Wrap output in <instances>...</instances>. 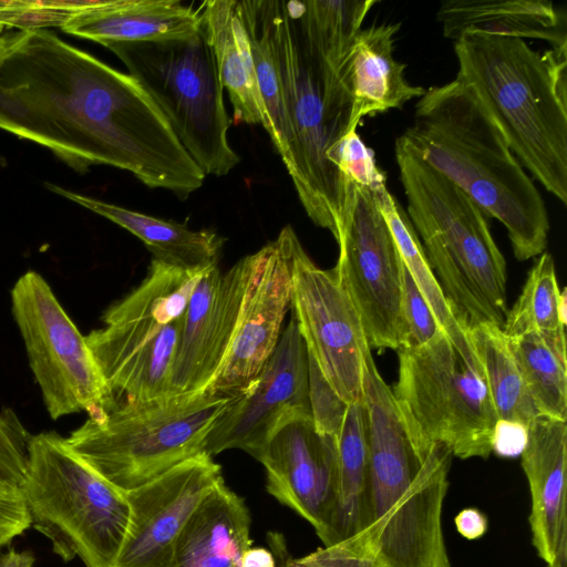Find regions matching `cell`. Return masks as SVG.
I'll use <instances>...</instances> for the list:
<instances>
[{
    "label": "cell",
    "mask_w": 567,
    "mask_h": 567,
    "mask_svg": "<svg viewBox=\"0 0 567 567\" xmlns=\"http://www.w3.org/2000/svg\"><path fill=\"white\" fill-rule=\"evenodd\" d=\"M436 20L443 37L456 41L466 32L536 39L567 50L566 18L545 0H447Z\"/></svg>",
    "instance_id": "cell-23"
},
{
    "label": "cell",
    "mask_w": 567,
    "mask_h": 567,
    "mask_svg": "<svg viewBox=\"0 0 567 567\" xmlns=\"http://www.w3.org/2000/svg\"><path fill=\"white\" fill-rule=\"evenodd\" d=\"M401 136L422 161L506 228L518 260L545 251V202L471 86L455 78L426 89Z\"/></svg>",
    "instance_id": "cell-3"
},
{
    "label": "cell",
    "mask_w": 567,
    "mask_h": 567,
    "mask_svg": "<svg viewBox=\"0 0 567 567\" xmlns=\"http://www.w3.org/2000/svg\"><path fill=\"white\" fill-rule=\"evenodd\" d=\"M470 338L497 420L527 427L540 414L526 389L503 329L493 323H480L470 328Z\"/></svg>",
    "instance_id": "cell-30"
},
{
    "label": "cell",
    "mask_w": 567,
    "mask_h": 567,
    "mask_svg": "<svg viewBox=\"0 0 567 567\" xmlns=\"http://www.w3.org/2000/svg\"><path fill=\"white\" fill-rule=\"evenodd\" d=\"M239 567H277L275 555L264 547H250L241 556Z\"/></svg>",
    "instance_id": "cell-43"
},
{
    "label": "cell",
    "mask_w": 567,
    "mask_h": 567,
    "mask_svg": "<svg viewBox=\"0 0 567 567\" xmlns=\"http://www.w3.org/2000/svg\"><path fill=\"white\" fill-rule=\"evenodd\" d=\"M330 158L346 178L359 185L373 188L386 182L385 173L377 165L373 151L357 131L342 137Z\"/></svg>",
    "instance_id": "cell-36"
},
{
    "label": "cell",
    "mask_w": 567,
    "mask_h": 567,
    "mask_svg": "<svg viewBox=\"0 0 567 567\" xmlns=\"http://www.w3.org/2000/svg\"><path fill=\"white\" fill-rule=\"evenodd\" d=\"M47 187L136 236L154 259L183 268L218 264L225 239L214 230H194L186 223L153 217L58 185L47 184Z\"/></svg>",
    "instance_id": "cell-26"
},
{
    "label": "cell",
    "mask_w": 567,
    "mask_h": 567,
    "mask_svg": "<svg viewBox=\"0 0 567 567\" xmlns=\"http://www.w3.org/2000/svg\"><path fill=\"white\" fill-rule=\"evenodd\" d=\"M526 444V427L506 422H497L493 439V450L502 457H516Z\"/></svg>",
    "instance_id": "cell-40"
},
{
    "label": "cell",
    "mask_w": 567,
    "mask_h": 567,
    "mask_svg": "<svg viewBox=\"0 0 567 567\" xmlns=\"http://www.w3.org/2000/svg\"><path fill=\"white\" fill-rule=\"evenodd\" d=\"M210 266L183 268L152 258L143 281L106 309L102 328L85 336L114 394L136 401L171 393L185 311Z\"/></svg>",
    "instance_id": "cell-9"
},
{
    "label": "cell",
    "mask_w": 567,
    "mask_h": 567,
    "mask_svg": "<svg viewBox=\"0 0 567 567\" xmlns=\"http://www.w3.org/2000/svg\"><path fill=\"white\" fill-rule=\"evenodd\" d=\"M292 316L324 379L348 404L362 401L371 355L360 317L333 270L317 266L298 236L291 251Z\"/></svg>",
    "instance_id": "cell-14"
},
{
    "label": "cell",
    "mask_w": 567,
    "mask_h": 567,
    "mask_svg": "<svg viewBox=\"0 0 567 567\" xmlns=\"http://www.w3.org/2000/svg\"><path fill=\"white\" fill-rule=\"evenodd\" d=\"M243 22L247 30L260 94L268 114L267 131L284 164L289 159L291 134L285 113L280 81L265 27L252 0L238 1Z\"/></svg>",
    "instance_id": "cell-32"
},
{
    "label": "cell",
    "mask_w": 567,
    "mask_h": 567,
    "mask_svg": "<svg viewBox=\"0 0 567 567\" xmlns=\"http://www.w3.org/2000/svg\"><path fill=\"white\" fill-rule=\"evenodd\" d=\"M31 526L65 563L113 567L130 519L124 492L104 480L55 432L32 435L19 486Z\"/></svg>",
    "instance_id": "cell-8"
},
{
    "label": "cell",
    "mask_w": 567,
    "mask_h": 567,
    "mask_svg": "<svg viewBox=\"0 0 567 567\" xmlns=\"http://www.w3.org/2000/svg\"><path fill=\"white\" fill-rule=\"evenodd\" d=\"M35 557L30 550L17 551L10 548L7 553L0 554V567H32Z\"/></svg>",
    "instance_id": "cell-44"
},
{
    "label": "cell",
    "mask_w": 567,
    "mask_h": 567,
    "mask_svg": "<svg viewBox=\"0 0 567 567\" xmlns=\"http://www.w3.org/2000/svg\"><path fill=\"white\" fill-rule=\"evenodd\" d=\"M229 399L206 389L126 400L102 419L89 417L65 442L125 493L203 453L206 436Z\"/></svg>",
    "instance_id": "cell-7"
},
{
    "label": "cell",
    "mask_w": 567,
    "mask_h": 567,
    "mask_svg": "<svg viewBox=\"0 0 567 567\" xmlns=\"http://www.w3.org/2000/svg\"><path fill=\"white\" fill-rule=\"evenodd\" d=\"M287 567H373L370 547L360 540L323 546L300 557H287Z\"/></svg>",
    "instance_id": "cell-39"
},
{
    "label": "cell",
    "mask_w": 567,
    "mask_h": 567,
    "mask_svg": "<svg viewBox=\"0 0 567 567\" xmlns=\"http://www.w3.org/2000/svg\"><path fill=\"white\" fill-rule=\"evenodd\" d=\"M199 25V10L178 0H103L73 16L61 30L104 45L185 37Z\"/></svg>",
    "instance_id": "cell-25"
},
{
    "label": "cell",
    "mask_w": 567,
    "mask_h": 567,
    "mask_svg": "<svg viewBox=\"0 0 567 567\" xmlns=\"http://www.w3.org/2000/svg\"><path fill=\"white\" fill-rule=\"evenodd\" d=\"M270 545L275 557L278 558L279 567H287L288 550L285 539L279 534H270Z\"/></svg>",
    "instance_id": "cell-46"
},
{
    "label": "cell",
    "mask_w": 567,
    "mask_h": 567,
    "mask_svg": "<svg viewBox=\"0 0 567 567\" xmlns=\"http://www.w3.org/2000/svg\"><path fill=\"white\" fill-rule=\"evenodd\" d=\"M399 23H379L361 28L344 60L346 82L352 99L349 133L357 131L362 118L421 97L426 89L405 78L406 64L394 59Z\"/></svg>",
    "instance_id": "cell-21"
},
{
    "label": "cell",
    "mask_w": 567,
    "mask_h": 567,
    "mask_svg": "<svg viewBox=\"0 0 567 567\" xmlns=\"http://www.w3.org/2000/svg\"><path fill=\"white\" fill-rule=\"evenodd\" d=\"M456 79L471 86L534 179L567 204V50L466 32L454 41Z\"/></svg>",
    "instance_id": "cell-5"
},
{
    "label": "cell",
    "mask_w": 567,
    "mask_h": 567,
    "mask_svg": "<svg viewBox=\"0 0 567 567\" xmlns=\"http://www.w3.org/2000/svg\"><path fill=\"white\" fill-rule=\"evenodd\" d=\"M221 481L220 465L200 453L125 492L130 519L113 567H174L185 524Z\"/></svg>",
    "instance_id": "cell-17"
},
{
    "label": "cell",
    "mask_w": 567,
    "mask_h": 567,
    "mask_svg": "<svg viewBox=\"0 0 567 567\" xmlns=\"http://www.w3.org/2000/svg\"><path fill=\"white\" fill-rule=\"evenodd\" d=\"M369 449L368 529L373 567H451L442 514L452 452H414L373 358L363 375Z\"/></svg>",
    "instance_id": "cell-4"
},
{
    "label": "cell",
    "mask_w": 567,
    "mask_h": 567,
    "mask_svg": "<svg viewBox=\"0 0 567 567\" xmlns=\"http://www.w3.org/2000/svg\"><path fill=\"white\" fill-rule=\"evenodd\" d=\"M31 436L12 410L0 412V475L17 486L27 473Z\"/></svg>",
    "instance_id": "cell-38"
},
{
    "label": "cell",
    "mask_w": 567,
    "mask_h": 567,
    "mask_svg": "<svg viewBox=\"0 0 567 567\" xmlns=\"http://www.w3.org/2000/svg\"><path fill=\"white\" fill-rule=\"evenodd\" d=\"M392 394L416 455L435 444L453 456L487 458L498 422L484 373L441 331L427 343L400 348Z\"/></svg>",
    "instance_id": "cell-11"
},
{
    "label": "cell",
    "mask_w": 567,
    "mask_h": 567,
    "mask_svg": "<svg viewBox=\"0 0 567 567\" xmlns=\"http://www.w3.org/2000/svg\"><path fill=\"white\" fill-rule=\"evenodd\" d=\"M11 305L30 368L53 420L81 411L102 419L116 408L114 392L85 336L40 274L30 270L17 280Z\"/></svg>",
    "instance_id": "cell-12"
},
{
    "label": "cell",
    "mask_w": 567,
    "mask_h": 567,
    "mask_svg": "<svg viewBox=\"0 0 567 567\" xmlns=\"http://www.w3.org/2000/svg\"><path fill=\"white\" fill-rule=\"evenodd\" d=\"M441 329L405 264L401 291V348L420 347Z\"/></svg>",
    "instance_id": "cell-34"
},
{
    "label": "cell",
    "mask_w": 567,
    "mask_h": 567,
    "mask_svg": "<svg viewBox=\"0 0 567 567\" xmlns=\"http://www.w3.org/2000/svg\"><path fill=\"white\" fill-rule=\"evenodd\" d=\"M0 128L48 147L78 171L75 157L50 115L22 94L0 84Z\"/></svg>",
    "instance_id": "cell-33"
},
{
    "label": "cell",
    "mask_w": 567,
    "mask_h": 567,
    "mask_svg": "<svg viewBox=\"0 0 567 567\" xmlns=\"http://www.w3.org/2000/svg\"><path fill=\"white\" fill-rule=\"evenodd\" d=\"M0 502L25 504L20 487L0 475Z\"/></svg>",
    "instance_id": "cell-45"
},
{
    "label": "cell",
    "mask_w": 567,
    "mask_h": 567,
    "mask_svg": "<svg viewBox=\"0 0 567 567\" xmlns=\"http://www.w3.org/2000/svg\"><path fill=\"white\" fill-rule=\"evenodd\" d=\"M245 499L221 481L196 507L175 546L174 567H239L251 547Z\"/></svg>",
    "instance_id": "cell-22"
},
{
    "label": "cell",
    "mask_w": 567,
    "mask_h": 567,
    "mask_svg": "<svg viewBox=\"0 0 567 567\" xmlns=\"http://www.w3.org/2000/svg\"><path fill=\"white\" fill-rule=\"evenodd\" d=\"M348 183L332 270L360 317L370 348L399 350L404 261L372 190Z\"/></svg>",
    "instance_id": "cell-13"
},
{
    "label": "cell",
    "mask_w": 567,
    "mask_h": 567,
    "mask_svg": "<svg viewBox=\"0 0 567 567\" xmlns=\"http://www.w3.org/2000/svg\"><path fill=\"white\" fill-rule=\"evenodd\" d=\"M104 47L150 94L205 175L224 176L237 166L224 86L202 25L185 37Z\"/></svg>",
    "instance_id": "cell-10"
},
{
    "label": "cell",
    "mask_w": 567,
    "mask_h": 567,
    "mask_svg": "<svg viewBox=\"0 0 567 567\" xmlns=\"http://www.w3.org/2000/svg\"><path fill=\"white\" fill-rule=\"evenodd\" d=\"M336 443L337 544L350 540L368 544L369 449L362 401L348 405Z\"/></svg>",
    "instance_id": "cell-28"
},
{
    "label": "cell",
    "mask_w": 567,
    "mask_h": 567,
    "mask_svg": "<svg viewBox=\"0 0 567 567\" xmlns=\"http://www.w3.org/2000/svg\"><path fill=\"white\" fill-rule=\"evenodd\" d=\"M408 216L426 259L458 317L472 328H503L506 261L487 215L461 188L422 161L399 136L394 146Z\"/></svg>",
    "instance_id": "cell-6"
},
{
    "label": "cell",
    "mask_w": 567,
    "mask_h": 567,
    "mask_svg": "<svg viewBox=\"0 0 567 567\" xmlns=\"http://www.w3.org/2000/svg\"><path fill=\"white\" fill-rule=\"evenodd\" d=\"M0 84L50 115L75 157L78 172L111 165L179 199L204 183L206 175L132 75L49 30L12 32L0 59Z\"/></svg>",
    "instance_id": "cell-1"
},
{
    "label": "cell",
    "mask_w": 567,
    "mask_h": 567,
    "mask_svg": "<svg viewBox=\"0 0 567 567\" xmlns=\"http://www.w3.org/2000/svg\"><path fill=\"white\" fill-rule=\"evenodd\" d=\"M565 326V291L559 289L553 256L544 251L530 268L502 329L507 337L535 332L566 357Z\"/></svg>",
    "instance_id": "cell-29"
},
{
    "label": "cell",
    "mask_w": 567,
    "mask_h": 567,
    "mask_svg": "<svg viewBox=\"0 0 567 567\" xmlns=\"http://www.w3.org/2000/svg\"><path fill=\"white\" fill-rule=\"evenodd\" d=\"M266 491L315 529L323 546L337 544V443L297 416L270 437L259 460Z\"/></svg>",
    "instance_id": "cell-18"
},
{
    "label": "cell",
    "mask_w": 567,
    "mask_h": 567,
    "mask_svg": "<svg viewBox=\"0 0 567 567\" xmlns=\"http://www.w3.org/2000/svg\"><path fill=\"white\" fill-rule=\"evenodd\" d=\"M73 16L61 8L59 0H0V32L13 28L21 32L62 29Z\"/></svg>",
    "instance_id": "cell-35"
},
{
    "label": "cell",
    "mask_w": 567,
    "mask_h": 567,
    "mask_svg": "<svg viewBox=\"0 0 567 567\" xmlns=\"http://www.w3.org/2000/svg\"><path fill=\"white\" fill-rule=\"evenodd\" d=\"M198 10L200 25L214 52L221 84L228 92L235 121L261 125L267 132L268 114L238 0H207Z\"/></svg>",
    "instance_id": "cell-24"
},
{
    "label": "cell",
    "mask_w": 567,
    "mask_h": 567,
    "mask_svg": "<svg viewBox=\"0 0 567 567\" xmlns=\"http://www.w3.org/2000/svg\"><path fill=\"white\" fill-rule=\"evenodd\" d=\"M310 415L309 357L291 315L258 375L230 395L206 436L209 456L238 449L257 461L274 433L297 416Z\"/></svg>",
    "instance_id": "cell-15"
},
{
    "label": "cell",
    "mask_w": 567,
    "mask_h": 567,
    "mask_svg": "<svg viewBox=\"0 0 567 567\" xmlns=\"http://www.w3.org/2000/svg\"><path fill=\"white\" fill-rule=\"evenodd\" d=\"M297 234L285 226L277 238L249 255V270L234 339L208 391L234 395L260 372L275 350L291 307V251Z\"/></svg>",
    "instance_id": "cell-16"
},
{
    "label": "cell",
    "mask_w": 567,
    "mask_h": 567,
    "mask_svg": "<svg viewBox=\"0 0 567 567\" xmlns=\"http://www.w3.org/2000/svg\"><path fill=\"white\" fill-rule=\"evenodd\" d=\"M249 270V255L228 270L212 265L188 301L171 373V393L206 390L229 352Z\"/></svg>",
    "instance_id": "cell-19"
},
{
    "label": "cell",
    "mask_w": 567,
    "mask_h": 567,
    "mask_svg": "<svg viewBox=\"0 0 567 567\" xmlns=\"http://www.w3.org/2000/svg\"><path fill=\"white\" fill-rule=\"evenodd\" d=\"M277 68L291 148L285 164L309 218L338 240L349 184L331 154L349 133L352 99L347 52L319 42L300 1L252 0Z\"/></svg>",
    "instance_id": "cell-2"
},
{
    "label": "cell",
    "mask_w": 567,
    "mask_h": 567,
    "mask_svg": "<svg viewBox=\"0 0 567 567\" xmlns=\"http://www.w3.org/2000/svg\"><path fill=\"white\" fill-rule=\"evenodd\" d=\"M506 338L539 414L566 421L567 358L535 332L506 336Z\"/></svg>",
    "instance_id": "cell-31"
},
{
    "label": "cell",
    "mask_w": 567,
    "mask_h": 567,
    "mask_svg": "<svg viewBox=\"0 0 567 567\" xmlns=\"http://www.w3.org/2000/svg\"><path fill=\"white\" fill-rule=\"evenodd\" d=\"M12 32L0 35V59L10 43Z\"/></svg>",
    "instance_id": "cell-47"
},
{
    "label": "cell",
    "mask_w": 567,
    "mask_h": 567,
    "mask_svg": "<svg viewBox=\"0 0 567 567\" xmlns=\"http://www.w3.org/2000/svg\"><path fill=\"white\" fill-rule=\"evenodd\" d=\"M308 357L309 402L313 425L320 434L337 437L349 404L331 388L315 360Z\"/></svg>",
    "instance_id": "cell-37"
},
{
    "label": "cell",
    "mask_w": 567,
    "mask_h": 567,
    "mask_svg": "<svg viewBox=\"0 0 567 567\" xmlns=\"http://www.w3.org/2000/svg\"><path fill=\"white\" fill-rule=\"evenodd\" d=\"M454 523L458 534L468 540L481 538L488 528L486 515L475 507H467L458 512Z\"/></svg>",
    "instance_id": "cell-42"
},
{
    "label": "cell",
    "mask_w": 567,
    "mask_h": 567,
    "mask_svg": "<svg viewBox=\"0 0 567 567\" xmlns=\"http://www.w3.org/2000/svg\"><path fill=\"white\" fill-rule=\"evenodd\" d=\"M31 526L25 504L0 502V548Z\"/></svg>",
    "instance_id": "cell-41"
},
{
    "label": "cell",
    "mask_w": 567,
    "mask_h": 567,
    "mask_svg": "<svg viewBox=\"0 0 567 567\" xmlns=\"http://www.w3.org/2000/svg\"><path fill=\"white\" fill-rule=\"evenodd\" d=\"M532 508V542L548 567H567V425L538 415L526 427L520 454Z\"/></svg>",
    "instance_id": "cell-20"
},
{
    "label": "cell",
    "mask_w": 567,
    "mask_h": 567,
    "mask_svg": "<svg viewBox=\"0 0 567 567\" xmlns=\"http://www.w3.org/2000/svg\"><path fill=\"white\" fill-rule=\"evenodd\" d=\"M371 190L395 239L402 259L427 302L441 331L471 365L483 371L470 338V328L458 317L446 298L408 214L389 192L386 183H381Z\"/></svg>",
    "instance_id": "cell-27"
}]
</instances>
